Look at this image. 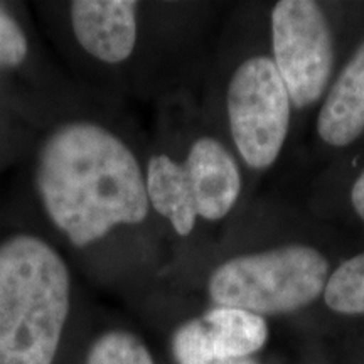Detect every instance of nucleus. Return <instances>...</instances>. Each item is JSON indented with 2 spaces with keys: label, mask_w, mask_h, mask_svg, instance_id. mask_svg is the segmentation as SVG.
I'll return each instance as SVG.
<instances>
[{
  "label": "nucleus",
  "mask_w": 364,
  "mask_h": 364,
  "mask_svg": "<svg viewBox=\"0 0 364 364\" xmlns=\"http://www.w3.org/2000/svg\"><path fill=\"white\" fill-rule=\"evenodd\" d=\"M34 188L44 215L71 247L88 248L149 216L145 172L122 136L98 122L71 120L41 144Z\"/></svg>",
  "instance_id": "nucleus-1"
},
{
  "label": "nucleus",
  "mask_w": 364,
  "mask_h": 364,
  "mask_svg": "<svg viewBox=\"0 0 364 364\" xmlns=\"http://www.w3.org/2000/svg\"><path fill=\"white\" fill-rule=\"evenodd\" d=\"M71 270L33 231L0 238V364H53L71 307Z\"/></svg>",
  "instance_id": "nucleus-2"
},
{
  "label": "nucleus",
  "mask_w": 364,
  "mask_h": 364,
  "mask_svg": "<svg viewBox=\"0 0 364 364\" xmlns=\"http://www.w3.org/2000/svg\"><path fill=\"white\" fill-rule=\"evenodd\" d=\"M329 260L314 247L287 245L235 257L209 279V295L218 307L257 316L299 311L324 292Z\"/></svg>",
  "instance_id": "nucleus-3"
},
{
  "label": "nucleus",
  "mask_w": 364,
  "mask_h": 364,
  "mask_svg": "<svg viewBox=\"0 0 364 364\" xmlns=\"http://www.w3.org/2000/svg\"><path fill=\"white\" fill-rule=\"evenodd\" d=\"M287 86L273 59L250 58L236 68L226 91V112L236 150L252 169H267L284 149L290 124Z\"/></svg>",
  "instance_id": "nucleus-4"
},
{
  "label": "nucleus",
  "mask_w": 364,
  "mask_h": 364,
  "mask_svg": "<svg viewBox=\"0 0 364 364\" xmlns=\"http://www.w3.org/2000/svg\"><path fill=\"white\" fill-rule=\"evenodd\" d=\"M273 63L292 105L306 108L324 95L334 68V41L317 2L282 0L272 11Z\"/></svg>",
  "instance_id": "nucleus-5"
},
{
  "label": "nucleus",
  "mask_w": 364,
  "mask_h": 364,
  "mask_svg": "<svg viewBox=\"0 0 364 364\" xmlns=\"http://www.w3.org/2000/svg\"><path fill=\"white\" fill-rule=\"evenodd\" d=\"M265 318L233 307H215L186 322L172 338V353L179 364H211L245 359L267 343Z\"/></svg>",
  "instance_id": "nucleus-6"
},
{
  "label": "nucleus",
  "mask_w": 364,
  "mask_h": 364,
  "mask_svg": "<svg viewBox=\"0 0 364 364\" xmlns=\"http://www.w3.org/2000/svg\"><path fill=\"white\" fill-rule=\"evenodd\" d=\"M139 4L132 0H76L71 29L81 49L103 65H120L135 51Z\"/></svg>",
  "instance_id": "nucleus-7"
},
{
  "label": "nucleus",
  "mask_w": 364,
  "mask_h": 364,
  "mask_svg": "<svg viewBox=\"0 0 364 364\" xmlns=\"http://www.w3.org/2000/svg\"><path fill=\"white\" fill-rule=\"evenodd\" d=\"M193 189L198 216L220 221L231 213L241 193L240 167L230 150L213 136H201L191 145L182 162Z\"/></svg>",
  "instance_id": "nucleus-8"
},
{
  "label": "nucleus",
  "mask_w": 364,
  "mask_h": 364,
  "mask_svg": "<svg viewBox=\"0 0 364 364\" xmlns=\"http://www.w3.org/2000/svg\"><path fill=\"white\" fill-rule=\"evenodd\" d=\"M317 134L331 147H348L364 134V43L332 85L318 113Z\"/></svg>",
  "instance_id": "nucleus-9"
},
{
  "label": "nucleus",
  "mask_w": 364,
  "mask_h": 364,
  "mask_svg": "<svg viewBox=\"0 0 364 364\" xmlns=\"http://www.w3.org/2000/svg\"><path fill=\"white\" fill-rule=\"evenodd\" d=\"M145 186L150 208L166 218L179 236L193 233L199 216L184 164L166 154L150 157Z\"/></svg>",
  "instance_id": "nucleus-10"
},
{
  "label": "nucleus",
  "mask_w": 364,
  "mask_h": 364,
  "mask_svg": "<svg viewBox=\"0 0 364 364\" xmlns=\"http://www.w3.org/2000/svg\"><path fill=\"white\" fill-rule=\"evenodd\" d=\"M324 300L339 314H364V252L341 263L329 275Z\"/></svg>",
  "instance_id": "nucleus-11"
},
{
  "label": "nucleus",
  "mask_w": 364,
  "mask_h": 364,
  "mask_svg": "<svg viewBox=\"0 0 364 364\" xmlns=\"http://www.w3.org/2000/svg\"><path fill=\"white\" fill-rule=\"evenodd\" d=\"M86 364H156L147 346L127 331H108L91 344Z\"/></svg>",
  "instance_id": "nucleus-12"
},
{
  "label": "nucleus",
  "mask_w": 364,
  "mask_h": 364,
  "mask_svg": "<svg viewBox=\"0 0 364 364\" xmlns=\"http://www.w3.org/2000/svg\"><path fill=\"white\" fill-rule=\"evenodd\" d=\"M29 54V41L19 22L0 6V70L21 66Z\"/></svg>",
  "instance_id": "nucleus-13"
},
{
  "label": "nucleus",
  "mask_w": 364,
  "mask_h": 364,
  "mask_svg": "<svg viewBox=\"0 0 364 364\" xmlns=\"http://www.w3.org/2000/svg\"><path fill=\"white\" fill-rule=\"evenodd\" d=\"M351 203L354 206V211L364 221V172H361V176L354 182L351 189Z\"/></svg>",
  "instance_id": "nucleus-14"
},
{
  "label": "nucleus",
  "mask_w": 364,
  "mask_h": 364,
  "mask_svg": "<svg viewBox=\"0 0 364 364\" xmlns=\"http://www.w3.org/2000/svg\"><path fill=\"white\" fill-rule=\"evenodd\" d=\"M211 364H257V363L252 361L250 358H245V359H231V361H218Z\"/></svg>",
  "instance_id": "nucleus-15"
}]
</instances>
